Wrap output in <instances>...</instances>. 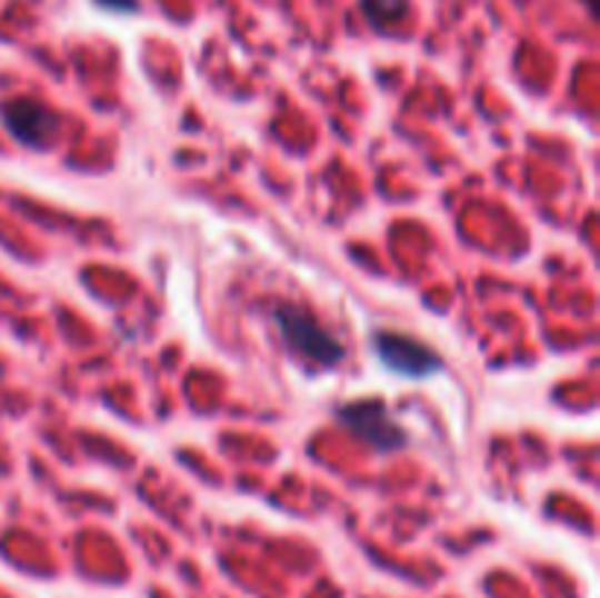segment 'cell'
Masks as SVG:
<instances>
[{
  "mask_svg": "<svg viewBox=\"0 0 600 598\" xmlns=\"http://www.w3.org/2000/svg\"><path fill=\"white\" fill-rule=\"evenodd\" d=\"M0 121H3L7 132L16 138L18 144L30 147V150L50 147L57 141L59 130H62V118L32 98L7 100L0 106Z\"/></svg>",
  "mask_w": 600,
  "mask_h": 598,
  "instance_id": "4",
  "label": "cell"
},
{
  "mask_svg": "<svg viewBox=\"0 0 600 598\" xmlns=\"http://www.w3.org/2000/svg\"><path fill=\"white\" fill-rule=\"evenodd\" d=\"M360 12L372 30L384 33L392 24H399L408 16V0H360Z\"/></svg>",
  "mask_w": 600,
  "mask_h": 598,
  "instance_id": "5",
  "label": "cell"
},
{
  "mask_svg": "<svg viewBox=\"0 0 600 598\" xmlns=\"http://www.w3.org/2000/svg\"><path fill=\"white\" fill-rule=\"evenodd\" d=\"M583 3H586V7H592V0H583Z\"/></svg>",
  "mask_w": 600,
  "mask_h": 598,
  "instance_id": "7",
  "label": "cell"
},
{
  "mask_svg": "<svg viewBox=\"0 0 600 598\" xmlns=\"http://www.w3.org/2000/svg\"><path fill=\"white\" fill-rule=\"evenodd\" d=\"M372 349H376L378 361L396 376H408V379H424L442 367L440 352H433L428 343L410 335L392 332V329H378L372 332Z\"/></svg>",
  "mask_w": 600,
  "mask_h": 598,
  "instance_id": "3",
  "label": "cell"
},
{
  "mask_svg": "<svg viewBox=\"0 0 600 598\" xmlns=\"http://www.w3.org/2000/svg\"><path fill=\"white\" fill-rule=\"evenodd\" d=\"M97 7L112 9V12H138V0H97Z\"/></svg>",
  "mask_w": 600,
  "mask_h": 598,
  "instance_id": "6",
  "label": "cell"
},
{
  "mask_svg": "<svg viewBox=\"0 0 600 598\" xmlns=\"http://www.w3.org/2000/svg\"><path fill=\"white\" fill-rule=\"evenodd\" d=\"M272 323L279 329L281 340L290 352H297L302 361L317 367H337L343 361V343L329 332L326 326L293 302H276L272 306Z\"/></svg>",
  "mask_w": 600,
  "mask_h": 598,
  "instance_id": "1",
  "label": "cell"
},
{
  "mask_svg": "<svg viewBox=\"0 0 600 598\" xmlns=\"http://www.w3.org/2000/svg\"><path fill=\"white\" fill-rule=\"evenodd\" d=\"M337 420L358 440H367L376 452H399L408 446V431L392 420L381 399H358V402L340 405Z\"/></svg>",
  "mask_w": 600,
  "mask_h": 598,
  "instance_id": "2",
  "label": "cell"
}]
</instances>
